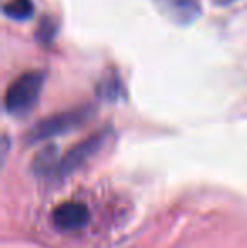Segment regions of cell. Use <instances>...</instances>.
<instances>
[{
	"instance_id": "8",
	"label": "cell",
	"mask_w": 247,
	"mask_h": 248,
	"mask_svg": "<svg viewBox=\"0 0 247 248\" xmlns=\"http://www.w3.org/2000/svg\"><path fill=\"white\" fill-rule=\"evenodd\" d=\"M2 12L9 19L24 22L34 16V2L33 0H7L2 7Z\"/></svg>"
},
{
	"instance_id": "1",
	"label": "cell",
	"mask_w": 247,
	"mask_h": 248,
	"mask_svg": "<svg viewBox=\"0 0 247 248\" xmlns=\"http://www.w3.org/2000/svg\"><path fill=\"white\" fill-rule=\"evenodd\" d=\"M97 113V108L92 103L82 105V107L69 108V110L60 111V113L49 115V117L43 118V120L36 122L33 127L29 128L26 135L27 144H37L41 140H48V139L60 137L68 132H73L76 128L83 127L88 124Z\"/></svg>"
},
{
	"instance_id": "7",
	"label": "cell",
	"mask_w": 247,
	"mask_h": 248,
	"mask_svg": "<svg viewBox=\"0 0 247 248\" xmlns=\"http://www.w3.org/2000/svg\"><path fill=\"white\" fill-rule=\"evenodd\" d=\"M61 157L58 155V147L53 144L46 145L34 155L33 170L37 176H56Z\"/></svg>"
},
{
	"instance_id": "6",
	"label": "cell",
	"mask_w": 247,
	"mask_h": 248,
	"mask_svg": "<svg viewBox=\"0 0 247 248\" xmlns=\"http://www.w3.org/2000/svg\"><path fill=\"white\" fill-rule=\"evenodd\" d=\"M95 93L103 101H117L122 96L124 86L115 68H112V66L105 68V71L102 73V76H100L99 83L95 86Z\"/></svg>"
},
{
	"instance_id": "5",
	"label": "cell",
	"mask_w": 247,
	"mask_h": 248,
	"mask_svg": "<svg viewBox=\"0 0 247 248\" xmlns=\"http://www.w3.org/2000/svg\"><path fill=\"white\" fill-rule=\"evenodd\" d=\"M51 218H53L56 228L63 230V232H75L88 223L90 211L83 202L66 201L54 208Z\"/></svg>"
},
{
	"instance_id": "9",
	"label": "cell",
	"mask_w": 247,
	"mask_h": 248,
	"mask_svg": "<svg viewBox=\"0 0 247 248\" xmlns=\"http://www.w3.org/2000/svg\"><path fill=\"white\" fill-rule=\"evenodd\" d=\"M58 36V24L56 20L51 16H43L36 27V32H34V37L39 44L43 46H49L51 43H54Z\"/></svg>"
},
{
	"instance_id": "3",
	"label": "cell",
	"mask_w": 247,
	"mask_h": 248,
	"mask_svg": "<svg viewBox=\"0 0 247 248\" xmlns=\"http://www.w3.org/2000/svg\"><path fill=\"white\" fill-rule=\"evenodd\" d=\"M110 134H112L110 128H102V130L95 132V134H92L90 137H86L85 140L73 145V147L61 157L60 166H58V170H56V177L69 176V174H73L76 169H80L83 164L88 162L95 154H99L100 150L103 149V145L109 140Z\"/></svg>"
},
{
	"instance_id": "2",
	"label": "cell",
	"mask_w": 247,
	"mask_h": 248,
	"mask_svg": "<svg viewBox=\"0 0 247 248\" xmlns=\"http://www.w3.org/2000/svg\"><path fill=\"white\" fill-rule=\"evenodd\" d=\"M46 81V73L43 69H29L19 75L5 90L3 95V108L12 117L27 115L41 96Z\"/></svg>"
},
{
	"instance_id": "10",
	"label": "cell",
	"mask_w": 247,
	"mask_h": 248,
	"mask_svg": "<svg viewBox=\"0 0 247 248\" xmlns=\"http://www.w3.org/2000/svg\"><path fill=\"white\" fill-rule=\"evenodd\" d=\"M235 2H239V0H215L217 5H231V3H235Z\"/></svg>"
},
{
	"instance_id": "4",
	"label": "cell",
	"mask_w": 247,
	"mask_h": 248,
	"mask_svg": "<svg viewBox=\"0 0 247 248\" xmlns=\"http://www.w3.org/2000/svg\"><path fill=\"white\" fill-rule=\"evenodd\" d=\"M163 17L175 26H190L201 16L200 0H151Z\"/></svg>"
}]
</instances>
